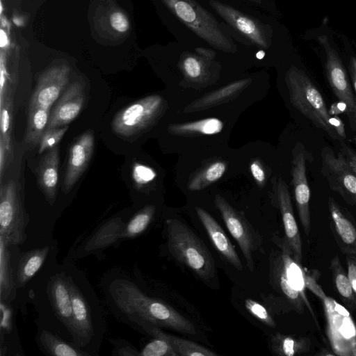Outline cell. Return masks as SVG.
Masks as SVG:
<instances>
[{
	"label": "cell",
	"mask_w": 356,
	"mask_h": 356,
	"mask_svg": "<svg viewBox=\"0 0 356 356\" xmlns=\"http://www.w3.org/2000/svg\"><path fill=\"white\" fill-rule=\"evenodd\" d=\"M113 300L122 312L156 326L195 334L193 323L165 302L147 296L134 283L118 280L111 286Z\"/></svg>",
	"instance_id": "obj_1"
},
{
	"label": "cell",
	"mask_w": 356,
	"mask_h": 356,
	"mask_svg": "<svg viewBox=\"0 0 356 356\" xmlns=\"http://www.w3.org/2000/svg\"><path fill=\"white\" fill-rule=\"evenodd\" d=\"M285 83L291 102L297 110L332 138L343 141L346 138L343 123L331 116L321 93L302 70L291 66L285 75Z\"/></svg>",
	"instance_id": "obj_2"
},
{
	"label": "cell",
	"mask_w": 356,
	"mask_h": 356,
	"mask_svg": "<svg viewBox=\"0 0 356 356\" xmlns=\"http://www.w3.org/2000/svg\"><path fill=\"white\" fill-rule=\"evenodd\" d=\"M168 248L172 256L202 280L216 276V264L204 242L186 224L177 219L166 220Z\"/></svg>",
	"instance_id": "obj_3"
},
{
	"label": "cell",
	"mask_w": 356,
	"mask_h": 356,
	"mask_svg": "<svg viewBox=\"0 0 356 356\" xmlns=\"http://www.w3.org/2000/svg\"><path fill=\"white\" fill-rule=\"evenodd\" d=\"M179 21L214 49L235 53L237 47L215 17L195 0H161Z\"/></svg>",
	"instance_id": "obj_4"
},
{
	"label": "cell",
	"mask_w": 356,
	"mask_h": 356,
	"mask_svg": "<svg viewBox=\"0 0 356 356\" xmlns=\"http://www.w3.org/2000/svg\"><path fill=\"white\" fill-rule=\"evenodd\" d=\"M166 109V102L161 95H152L139 99L120 110L111 122L118 136L130 138L152 127Z\"/></svg>",
	"instance_id": "obj_5"
},
{
	"label": "cell",
	"mask_w": 356,
	"mask_h": 356,
	"mask_svg": "<svg viewBox=\"0 0 356 356\" xmlns=\"http://www.w3.org/2000/svg\"><path fill=\"white\" fill-rule=\"evenodd\" d=\"M315 38L323 54L328 83L337 98L344 105L350 126L355 131V96L339 54L328 34L318 33Z\"/></svg>",
	"instance_id": "obj_6"
},
{
	"label": "cell",
	"mask_w": 356,
	"mask_h": 356,
	"mask_svg": "<svg viewBox=\"0 0 356 356\" xmlns=\"http://www.w3.org/2000/svg\"><path fill=\"white\" fill-rule=\"evenodd\" d=\"M29 216L24 207L17 184L10 180L0 188V237L8 245H17L26 238Z\"/></svg>",
	"instance_id": "obj_7"
},
{
	"label": "cell",
	"mask_w": 356,
	"mask_h": 356,
	"mask_svg": "<svg viewBox=\"0 0 356 356\" xmlns=\"http://www.w3.org/2000/svg\"><path fill=\"white\" fill-rule=\"evenodd\" d=\"M214 202L228 231L239 245L249 270L252 272V254L258 250L261 243L259 234L255 232L243 213L235 209L220 195L216 194Z\"/></svg>",
	"instance_id": "obj_8"
},
{
	"label": "cell",
	"mask_w": 356,
	"mask_h": 356,
	"mask_svg": "<svg viewBox=\"0 0 356 356\" xmlns=\"http://www.w3.org/2000/svg\"><path fill=\"white\" fill-rule=\"evenodd\" d=\"M209 3L219 16L253 45L264 49L270 47L271 26L219 1L209 0Z\"/></svg>",
	"instance_id": "obj_9"
},
{
	"label": "cell",
	"mask_w": 356,
	"mask_h": 356,
	"mask_svg": "<svg viewBox=\"0 0 356 356\" xmlns=\"http://www.w3.org/2000/svg\"><path fill=\"white\" fill-rule=\"evenodd\" d=\"M321 172L330 188L356 207V175L342 154H336L332 148L325 147L321 151Z\"/></svg>",
	"instance_id": "obj_10"
},
{
	"label": "cell",
	"mask_w": 356,
	"mask_h": 356,
	"mask_svg": "<svg viewBox=\"0 0 356 356\" xmlns=\"http://www.w3.org/2000/svg\"><path fill=\"white\" fill-rule=\"evenodd\" d=\"M273 197L279 209L284 229V239L288 244L294 259L301 264L302 248L301 236L297 225L289 187L281 177L272 179Z\"/></svg>",
	"instance_id": "obj_11"
},
{
	"label": "cell",
	"mask_w": 356,
	"mask_h": 356,
	"mask_svg": "<svg viewBox=\"0 0 356 356\" xmlns=\"http://www.w3.org/2000/svg\"><path fill=\"white\" fill-rule=\"evenodd\" d=\"M306 161L304 146L298 143L293 149L292 184L299 219L305 234L308 236L311 229L310 190L307 178Z\"/></svg>",
	"instance_id": "obj_12"
},
{
	"label": "cell",
	"mask_w": 356,
	"mask_h": 356,
	"mask_svg": "<svg viewBox=\"0 0 356 356\" xmlns=\"http://www.w3.org/2000/svg\"><path fill=\"white\" fill-rule=\"evenodd\" d=\"M329 226L341 252L356 257V219L334 198H328Z\"/></svg>",
	"instance_id": "obj_13"
},
{
	"label": "cell",
	"mask_w": 356,
	"mask_h": 356,
	"mask_svg": "<svg viewBox=\"0 0 356 356\" xmlns=\"http://www.w3.org/2000/svg\"><path fill=\"white\" fill-rule=\"evenodd\" d=\"M95 137L88 130L76 138L70 148L63 191L68 193L86 170L93 154Z\"/></svg>",
	"instance_id": "obj_14"
},
{
	"label": "cell",
	"mask_w": 356,
	"mask_h": 356,
	"mask_svg": "<svg viewBox=\"0 0 356 356\" xmlns=\"http://www.w3.org/2000/svg\"><path fill=\"white\" fill-rule=\"evenodd\" d=\"M85 102V92L79 82L72 83L65 90L54 108L50 113L47 129L67 125L81 111Z\"/></svg>",
	"instance_id": "obj_15"
},
{
	"label": "cell",
	"mask_w": 356,
	"mask_h": 356,
	"mask_svg": "<svg viewBox=\"0 0 356 356\" xmlns=\"http://www.w3.org/2000/svg\"><path fill=\"white\" fill-rule=\"evenodd\" d=\"M69 70L65 67L50 69L42 74L31 96L30 104L51 108L68 81Z\"/></svg>",
	"instance_id": "obj_16"
},
{
	"label": "cell",
	"mask_w": 356,
	"mask_h": 356,
	"mask_svg": "<svg viewBox=\"0 0 356 356\" xmlns=\"http://www.w3.org/2000/svg\"><path fill=\"white\" fill-rule=\"evenodd\" d=\"M195 209L216 249L231 265L241 271L243 269V264L222 227L204 209L195 207Z\"/></svg>",
	"instance_id": "obj_17"
},
{
	"label": "cell",
	"mask_w": 356,
	"mask_h": 356,
	"mask_svg": "<svg viewBox=\"0 0 356 356\" xmlns=\"http://www.w3.org/2000/svg\"><path fill=\"white\" fill-rule=\"evenodd\" d=\"M48 293L55 314L72 333L73 311L68 278L57 275L52 277Z\"/></svg>",
	"instance_id": "obj_18"
},
{
	"label": "cell",
	"mask_w": 356,
	"mask_h": 356,
	"mask_svg": "<svg viewBox=\"0 0 356 356\" xmlns=\"http://www.w3.org/2000/svg\"><path fill=\"white\" fill-rule=\"evenodd\" d=\"M68 281L73 311L72 334L78 339L77 343L86 344L93 332L89 308L76 285L70 279Z\"/></svg>",
	"instance_id": "obj_19"
},
{
	"label": "cell",
	"mask_w": 356,
	"mask_h": 356,
	"mask_svg": "<svg viewBox=\"0 0 356 356\" xmlns=\"http://www.w3.org/2000/svg\"><path fill=\"white\" fill-rule=\"evenodd\" d=\"M59 149L56 146L48 150L36 169L38 185L46 200L53 204L57 195Z\"/></svg>",
	"instance_id": "obj_20"
},
{
	"label": "cell",
	"mask_w": 356,
	"mask_h": 356,
	"mask_svg": "<svg viewBox=\"0 0 356 356\" xmlns=\"http://www.w3.org/2000/svg\"><path fill=\"white\" fill-rule=\"evenodd\" d=\"M251 82L252 79L248 78L229 83L194 100L185 107L184 112L191 113L202 111L229 102L241 92Z\"/></svg>",
	"instance_id": "obj_21"
},
{
	"label": "cell",
	"mask_w": 356,
	"mask_h": 356,
	"mask_svg": "<svg viewBox=\"0 0 356 356\" xmlns=\"http://www.w3.org/2000/svg\"><path fill=\"white\" fill-rule=\"evenodd\" d=\"M178 67L184 77L191 81L206 80L213 76L220 64L215 59L203 57L197 53L184 51L178 62Z\"/></svg>",
	"instance_id": "obj_22"
},
{
	"label": "cell",
	"mask_w": 356,
	"mask_h": 356,
	"mask_svg": "<svg viewBox=\"0 0 356 356\" xmlns=\"http://www.w3.org/2000/svg\"><path fill=\"white\" fill-rule=\"evenodd\" d=\"M275 256L271 266V272L275 285L294 309L298 313L302 314L305 304L307 303L309 305L306 297L296 289L289 280L280 252L276 253Z\"/></svg>",
	"instance_id": "obj_23"
},
{
	"label": "cell",
	"mask_w": 356,
	"mask_h": 356,
	"mask_svg": "<svg viewBox=\"0 0 356 356\" xmlns=\"http://www.w3.org/2000/svg\"><path fill=\"white\" fill-rule=\"evenodd\" d=\"M152 336L167 340L178 356H216L218 353L193 341L162 332L159 327L144 321H137Z\"/></svg>",
	"instance_id": "obj_24"
},
{
	"label": "cell",
	"mask_w": 356,
	"mask_h": 356,
	"mask_svg": "<svg viewBox=\"0 0 356 356\" xmlns=\"http://www.w3.org/2000/svg\"><path fill=\"white\" fill-rule=\"evenodd\" d=\"M49 248H37L22 253L17 264L16 284L24 286L39 270L44 264Z\"/></svg>",
	"instance_id": "obj_25"
},
{
	"label": "cell",
	"mask_w": 356,
	"mask_h": 356,
	"mask_svg": "<svg viewBox=\"0 0 356 356\" xmlns=\"http://www.w3.org/2000/svg\"><path fill=\"white\" fill-rule=\"evenodd\" d=\"M50 108L29 104L24 137L26 144L31 146L39 145L41 138L47 129Z\"/></svg>",
	"instance_id": "obj_26"
},
{
	"label": "cell",
	"mask_w": 356,
	"mask_h": 356,
	"mask_svg": "<svg viewBox=\"0 0 356 356\" xmlns=\"http://www.w3.org/2000/svg\"><path fill=\"white\" fill-rule=\"evenodd\" d=\"M272 352L279 356H296L309 352L311 341L307 337H296L276 332L270 339Z\"/></svg>",
	"instance_id": "obj_27"
},
{
	"label": "cell",
	"mask_w": 356,
	"mask_h": 356,
	"mask_svg": "<svg viewBox=\"0 0 356 356\" xmlns=\"http://www.w3.org/2000/svg\"><path fill=\"white\" fill-rule=\"evenodd\" d=\"M333 285L344 304L352 311L356 309V293L353 290L348 273L337 255L330 261Z\"/></svg>",
	"instance_id": "obj_28"
},
{
	"label": "cell",
	"mask_w": 356,
	"mask_h": 356,
	"mask_svg": "<svg viewBox=\"0 0 356 356\" xmlns=\"http://www.w3.org/2000/svg\"><path fill=\"white\" fill-rule=\"evenodd\" d=\"M223 126L220 120L208 118L195 122L169 124L168 131L172 135L179 136H190L196 134L212 135L220 133Z\"/></svg>",
	"instance_id": "obj_29"
},
{
	"label": "cell",
	"mask_w": 356,
	"mask_h": 356,
	"mask_svg": "<svg viewBox=\"0 0 356 356\" xmlns=\"http://www.w3.org/2000/svg\"><path fill=\"white\" fill-rule=\"evenodd\" d=\"M8 244L0 237V300L11 299L15 286Z\"/></svg>",
	"instance_id": "obj_30"
},
{
	"label": "cell",
	"mask_w": 356,
	"mask_h": 356,
	"mask_svg": "<svg viewBox=\"0 0 356 356\" xmlns=\"http://www.w3.org/2000/svg\"><path fill=\"white\" fill-rule=\"evenodd\" d=\"M226 170V164L222 161H216L198 172L188 183L190 191H200L218 180Z\"/></svg>",
	"instance_id": "obj_31"
},
{
	"label": "cell",
	"mask_w": 356,
	"mask_h": 356,
	"mask_svg": "<svg viewBox=\"0 0 356 356\" xmlns=\"http://www.w3.org/2000/svg\"><path fill=\"white\" fill-rule=\"evenodd\" d=\"M40 342L49 354L54 356H83L88 355L81 350L60 339L52 333L43 330Z\"/></svg>",
	"instance_id": "obj_32"
},
{
	"label": "cell",
	"mask_w": 356,
	"mask_h": 356,
	"mask_svg": "<svg viewBox=\"0 0 356 356\" xmlns=\"http://www.w3.org/2000/svg\"><path fill=\"white\" fill-rule=\"evenodd\" d=\"M11 90L5 97L3 104L1 105V134L0 140L3 143L10 155L13 156L12 145V118H13V97Z\"/></svg>",
	"instance_id": "obj_33"
},
{
	"label": "cell",
	"mask_w": 356,
	"mask_h": 356,
	"mask_svg": "<svg viewBox=\"0 0 356 356\" xmlns=\"http://www.w3.org/2000/svg\"><path fill=\"white\" fill-rule=\"evenodd\" d=\"M156 208L153 205H147L140 210L128 222L122 236L133 238L142 234L147 227L155 213Z\"/></svg>",
	"instance_id": "obj_34"
},
{
	"label": "cell",
	"mask_w": 356,
	"mask_h": 356,
	"mask_svg": "<svg viewBox=\"0 0 356 356\" xmlns=\"http://www.w3.org/2000/svg\"><path fill=\"white\" fill-rule=\"evenodd\" d=\"M143 356H178L170 343L161 337H154L140 353Z\"/></svg>",
	"instance_id": "obj_35"
},
{
	"label": "cell",
	"mask_w": 356,
	"mask_h": 356,
	"mask_svg": "<svg viewBox=\"0 0 356 356\" xmlns=\"http://www.w3.org/2000/svg\"><path fill=\"white\" fill-rule=\"evenodd\" d=\"M68 129V126L47 129L38 145V152L42 153L57 146Z\"/></svg>",
	"instance_id": "obj_36"
},
{
	"label": "cell",
	"mask_w": 356,
	"mask_h": 356,
	"mask_svg": "<svg viewBox=\"0 0 356 356\" xmlns=\"http://www.w3.org/2000/svg\"><path fill=\"white\" fill-rule=\"evenodd\" d=\"M244 305L248 312L262 323L272 328L276 327L275 321L262 305L250 298H246Z\"/></svg>",
	"instance_id": "obj_37"
},
{
	"label": "cell",
	"mask_w": 356,
	"mask_h": 356,
	"mask_svg": "<svg viewBox=\"0 0 356 356\" xmlns=\"http://www.w3.org/2000/svg\"><path fill=\"white\" fill-rule=\"evenodd\" d=\"M342 42L348 58V71L350 75L353 89L355 94L356 101V54L352 49V46L347 39L343 38Z\"/></svg>",
	"instance_id": "obj_38"
},
{
	"label": "cell",
	"mask_w": 356,
	"mask_h": 356,
	"mask_svg": "<svg viewBox=\"0 0 356 356\" xmlns=\"http://www.w3.org/2000/svg\"><path fill=\"white\" fill-rule=\"evenodd\" d=\"M156 176L154 171L143 165H137L134 167V177L138 184H146L152 180Z\"/></svg>",
	"instance_id": "obj_39"
},
{
	"label": "cell",
	"mask_w": 356,
	"mask_h": 356,
	"mask_svg": "<svg viewBox=\"0 0 356 356\" xmlns=\"http://www.w3.org/2000/svg\"><path fill=\"white\" fill-rule=\"evenodd\" d=\"M0 311L1 314L0 321L1 330L10 332L12 329V309L9 307L5 300H0Z\"/></svg>",
	"instance_id": "obj_40"
},
{
	"label": "cell",
	"mask_w": 356,
	"mask_h": 356,
	"mask_svg": "<svg viewBox=\"0 0 356 356\" xmlns=\"http://www.w3.org/2000/svg\"><path fill=\"white\" fill-rule=\"evenodd\" d=\"M110 22L113 29L120 33L126 32L129 27L127 17L121 12H115L111 14Z\"/></svg>",
	"instance_id": "obj_41"
},
{
	"label": "cell",
	"mask_w": 356,
	"mask_h": 356,
	"mask_svg": "<svg viewBox=\"0 0 356 356\" xmlns=\"http://www.w3.org/2000/svg\"><path fill=\"white\" fill-rule=\"evenodd\" d=\"M339 152L342 154L351 170L356 175V150L343 141H340Z\"/></svg>",
	"instance_id": "obj_42"
},
{
	"label": "cell",
	"mask_w": 356,
	"mask_h": 356,
	"mask_svg": "<svg viewBox=\"0 0 356 356\" xmlns=\"http://www.w3.org/2000/svg\"><path fill=\"white\" fill-rule=\"evenodd\" d=\"M250 172L258 185L262 186L266 181V173L259 160H255L251 163Z\"/></svg>",
	"instance_id": "obj_43"
},
{
	"label": "cell",
	"mask_w": 356,
	"mask_h": 356,
	"mask_svg": "<svg viewBox=\"0 0 356 356\" xmlns=\"http://www.w3.org/2000/svg\"><path fill=\"white\" fill-rule=\"evenodd\" d=\"M347 273L354 291L356 293V257L346 255Z\"/></svg>",
	"instance_id": "obj_44"
},
{
	"label": "cell",
	"mask_w": 356,
	"mask_h": 356,
	"mask_svg": "<svg viewBox=\"0 0 356 356\" xmlns=\"http://www.w3.org/2000/svg\"><path fill=\"white\" fill-rule=\"evenodd\" d=\"M9 154L4 145L3 143L0 140V175L1 179L3 176V172L6 168V161Z\"/></svg>",
	"instance_id": "obj_45"
},
{
	"label": "cell",
	"mask_w": 356,
	"mask_h": 356,
	"mask_svg": "<svg viewBox=\"0 0 356 356\" xmlns=\"http://www.w3.org/2000/svg\"><path fill=\"white\" fill-rule=\"evenodd\" d=\"M195 51L197 54L209 59L214 60L216 57V52L211 49L197 47L195 49Z\"/></svg>",
	"instance_id": "obj_46"
},
{
	"label": "cell",
	"mask_w": 356,
	"mask_h": 356,
	"mask_svg": "<svg viewBox=\"0 0 356 356\" xmlns=\"http://www.w3.org/2000/svg\"><path fill=\"white\" fill-rule=\"evenodd\" d=\"M0 32V46L1 48H3L8 45V39L7 35L3 29H1Z\"/></svg>",
	"instance_id": "obj_47"
},
{
	"label": "cell",
	"mask_w": 356,
	"mask_h": 356,
	"mask_svg": "<svg viewBox=\"0 0 356 356\" xmlns=\"http://www.w3.org/2000/svg\"><path fill=\"white\" fill-rule=\"evenodd\" d=\"M245 1H251V2H253V3H261V0H245Z\"/></svg>",
	"instance_id": "obj_48"
}]
</instances>
